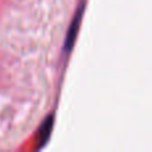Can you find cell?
Segmentation results:
<instances>
[{
    "label": "cell",
    "mask_w": 152,
    "mask_h": 152,
    "mask_svg": "<svg viewBox=\"0 0 152 152\" xmlns=\"http://www.w3.org/2000/svg\"><path fill=\"white\" fill-rule=\"evenodd\" d=\"M53 127V116H48L47 119L44 120V123L40 126L39 132H37V148L43 147V145L47 143V140L50 139L51 136V131H52Z\"/></svg>",
    "instance_id": "7a4b0ae2"
},
{
    "label": "cell",
    "mask_w": 152,
    "mask_h": 152,
    "mask_svg": "<svg viewBox=\"0 0 152 152\" xmlns=\"http://www.w3.org/2000/svg\"><path fill=\"white\" fill-rule=\"evenodd\" d=\"M81 15H83V7L77 11L76 13L75 19L72 20L71 23V27H69L68 32H67V37H66V43H64V50L66 52H69L74 47V43H75V39H76V35H77V31H79V27H80V20H81Z\"/></svg>",
    "instance_id": "6da1fadb"
}]
</instances>
